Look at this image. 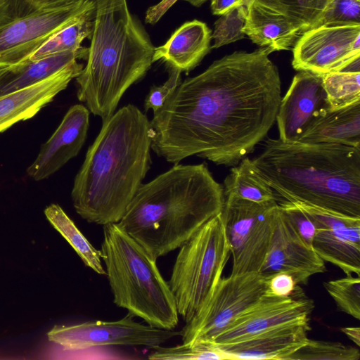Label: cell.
<instances>
[{
  "label": "cell",
  "instance_id": "obj_1",
  "mask_svg": "<svg viewBox=\"0 0 360 360\" xmlns=\"http://www.w3.org/2000/svg\"><path fill=\"white\" fill-rule=\"evenodd\" d=\"M260 47L235 51L184 79L150 121L151 149L178 164L197 155L233 167L264 141L276 122L281 81Z\"/></svg>",
  "mask_w": 360,
  "mask_h": 360
},
{
  "label": "cell",
  "instance_id": "obj_2",
  "mask_svg": "<svg viewBox=\"0 0 360 360\" xmlns=\"http://www.w3.org/2000/svg\"><path fill=\"white\" fill-rule=\"evenodd\" d=\"M151 143L150 121L134 105L103 121L74 180L77 213L96 224L119 222L150 169Z\"/></svg>",
  "mask_w": 360,
  "mask_h": 360
},
{
  "label": "cell",
  "instance_id": "obj_3",
  "mask_svg": "<svg viewBox=\"0 0 360 360\" xmlns=\"http://www.w3.org/2000/svg\"><path fill=\"white\" fill-rule=\"evenodd\" d=\"M223 186L205 163L175 164L141 184L117 226L158 259L221 213Z\"/></svg>",
  "mask_w": 360,
  "mask_h": 360
},
{
  "label": "cell",
  "instance_id": "obj_4",
  "mask_svg": "<svg viewBox=\"0 0 360 360\" xmlns=\"http://www.w3.org/2000/svg\"><path fill=\"white\" fill-rule=\"evenodd\" d=\"M252 161L276 199L360 218V148L267 139Z\"/></svg>",
  "mask_w": 360,
  "mask_h": 360
},
{
  "label": "cell",
  "instance_id": "obj_5",
  "mask_svg": "<svg viewBox=\"0 0 360 360\" xmlns=\"http://www.w3.org/2000/svg\"><path fill=\"white\" fill-rule=\"evenodd\" d=\"M89 39L86 64L76 77L77 95L103 122L150 69L155 47L127 0H95Z\"/></svg>",
  "mask_w": 360,
  "mask_h": 360
},
{
  "label": "cell",
  "instance_id": "obj_6",
  "mask_svg": "<svg viewBox=\"0 0 360 360\" xmlns=\"http://www.w3.org/2000/svg\"><path fill=\"white\" fill-rule=\"evenodd\" d=\"M101 253L114 303L148 325L174 329L179 315L157 259L117 224L103 226Z\"/></svg>",
  "mask_w": 360,
  "mask_h": 360
},
{
  "label": "cell",
  "instance_id": "obj_7",
  "mask_svg": "<svg viewBox=\"0 0 360 360\" xmlns=\"http://www.w3.org/2000/svg\"><path fill=\"white\" fill-rule=\"evenodd\" d=\"M179 248L167 283L178 314L186 323L209 299L231 255L221 213Z\"/></svg>",
  "mask_w": 360,
  "mask_h": 360
},
{
  "label": "cell",
  "instance_id": "obj_8",
  "mask_svg": "<svg viewBox=\"0 0 360 360\" xmlns=\"http://www.w3.org/2000/svg\"><path fill=\"white\" fill-rule=\"evenodd\" d=\"M278 210L276 200L257 203L233 194L224 195L221 216L233 258L231 274L259 272Z\"/></svg>",
  "mask_w": 360,
  "mask_h": 360
},
{
  "label": "cell",
  "instance_id": "obj_9",
  "mask_svg": "<svg viewBox=\"0 0 360 360\" xmlns=\"http://www.w3.org/2000/svg\"><path fill=\"white\" fill-rule=\"evenodd\" d=\"M266 289V281L259 272L221 277L203 307L180 331L183 343L212 342Z\"/></svg>",
  "mask_w": 360,
  "mask_h": 360
},
{
  "label": "cell",
  "instance_id": "obj_10",
  "mask_svg": "<svg viewBox=\"0 0 360 360\" xmlns=\"http://www.w3.org/2000/svg\"><path fill=\"white\" fill-rule=\"evenodd\" d=\"M134 316L113 321H88L56 325L47 333L49 341L64 350L82 351L106 346H142L155 348L180 335V331L136 322Z\"/></svg>",
  "mask_w": 360,
  "mask_h": 360
},
{
  "label": "cell",
  "instance_id": "obj_11",
  "mask_svg": "<svg viewBox=\"0 0 360 360\" xmlns=\"http://www.w3.org/2000/svg\"><path fill=\"white\" fill-rule=\"evenodd\" d=\"M94 7L95 0H82L41 8L0 26V68L27 60L57 32Z\"/></svg>",
  "mask_w": 360,
  "mask_h": 360
},
{
  "label": "cell",
  "instance_id": "obj_12",
  "mask_svg": "<svg viewBox=\"0 0 360 360\" xmlns=\"http://www.w3.org/2000/svg\"><path fill=\"white\" fill-rule=\"evenodd\" d=\"M297 71H340L360 58V24L321 25L304 32L292 50Z\"/></svg>",
  "mask_w": 360,
  "mask_h": 360
},
{
  "label": "cell",
  "instance_id": "obj_13",
  "mask_svg": "<svg viewBox=\"0 0 360 360\" xmlns=\"http://www.w3.org/2000/svg\"><path fill=\"white\" fill-rule=\"evenodd\" d=\"M314 221L316 232L313 249L323 260L347 275L360 276V218L337 214L293 202Z\"/></svg>",
  "mask_w": 360,
  "mask_h": 360
},
{
  "label": "cell",
  "instance_id": "obj_14",
  "mask_svg": "<svg viewBox=\"0 0 360 360\" xmlns=\"http://www.w3.org/2000/svg\"><path fill=\"white\" fill-rule=\"evenodd\" d=\"M314 307L313 301L300 295L298 291L296 295L285 297L264 294L212 342L232 344L280 326L309 321Z\"/></svg>",
  "mask_w": 360,
  "mask_h": 360
},
{
  "label": "cell",
  "instance_id": "obj_15",
  "mask_svg": "<svg viewBox=\"0 0 360 360\" xmlns=\"http://www.w3.org/2000/svg\"><path fill=\"white\" fill-rule=\"evenodd\" d=\"M330 110L323 75L299 71L278 107L276 121L279 139L284 142L299 141Z\"/></svg>",
  "mask_w": 360,
  "mask_h": 360
},
{
  "label": "cell",
  "instance_id": "obj_16",
  "mask_svg": "<svg viewBox=\"0 0 360 360\" xmlns=\"http://www.w3.org/2000/svg\"><path fill=\"white\" fill-rule=\"evenodd\" d=\"M324 261L298 236L280 209L270 245L259 273L265 278L279 273L291 275L297 284H307L309 278L325 272Z\"/></svg>",
  "mask_w": 360,
  "mask_h": 360
},
{
  "label": "cell",
  "instance_id": "obj_17",
  "mask_svg": "<svg viewBox=\"0 0 360 360\" xmlns=\"http://www.w3.org/2000/svg\"><path fill=\"white\" fill-rule=\"evenodd\" d=\"M89 110L82 104L70 108L62 122L44 143L27 173L35 181L49 177L77 155L87 136Z\"/></svg>",
  "mask_w": 360,
  "mask_h": 360
},
{
  "label": "cell",
  "instance_id": "obj_18",
  "mask_svg": "<svg viewBox=\"0 0 360 360\" xmlns=\"http://www.w3.org/2000/svg\"><path fill=\"white\" fill-rule=\"evenodd\" d=\"M84 66L75 61L48 78L22 89L0 96V133L14 124L34 117L66 89Z\"/></svg>",
  "mask_w": 360,
  "mask_h": 360
},
{
  "label": "cell",
  "instance_id": "obj_19",
  "mask_svg": "<svg viewBox=\"0 0 360 360\" xmlns=\"http://www.w3.org/2000/svg\"><path fill=\"white\" fill-rule=\"evenodd\" d=\"M309 321L280 326L238 342L217 345L229 360H287L308 341Z\"/></svg>",
  "mask_w": 360,
  "mask_h": 360
},
{
  "label": "cell",
  "instance_id": "obj_20",
  "mask_svg": "<svg viewBox=\"0 0 360 360\" xmlns=\"http://www.w3.org/2000/svg\"><path fill=\"white\" fill-rule=\"evenodd\" d=\"M212 33L200 20L188 21L179 27L162 46L155 48L153 63L162 60L167 66L188 72L210 50Z\"/></svg>",
  "mask_w": 360,
  "mask_h": 360
},
{
  "label": "cell",
  "instance_id": "obj_21",
  "mask_svg": "<svg viewBox=\"0 0 360 360\" xmlns=\"http://www.w3.org/2000/svg\"><path fill=\"white\" fill-rule=\"evenodd\" d=\"M88 48L27 60L5 68L0 75V96L32 86L57 73L80 58H86Z\"/></svg>",
  "mask_w": 360,
  "mask_h": 360
},
{
  "label": "cell",
  "instance_id": "obj_22",
  "mask_svg": "<svg viewBox=\"0 0 360 360\" xmlns=\"http://www.w3.org/2000/svg\"><path fill=\"white\" fill-rule=\"evenodd\" d=\"M299 141L332 143L360 148V101L328 110Z\"/></svg>",
  "mask_w": 360,
  "mask_h": 360
},
{
  "label": "cell",
  "instance_id": "obj_23",
  "mask_svg": "<svg viewBox=\"0 0 360 360\" xmlns=\"http://www.w3.org/2000/svg\"><path fill=\"white\" fill-rule=\"evenodd\" d=\"M247 17L243 32L260 47L274 51L292 50L302 34L285 18L246 6Z\"/></svg>",
  "mask_w": 360,
  "mask_h": 360
},
{
  "label": "cell",
  "instance_id": "obj_24",
  "mask_svg": "<svg viewBox=\"0 0 360 360\" xmlns=\"http://www.w3.org/2000/svg\"><path fill=\"white\" fill-rule=\"evenodd\" d=\"M333 0H245V6L285 18L302 35L318 27Z\"/></svg>",
  "mask_w": 360,
  "mask_h": 360
},
{
  "label": "cell",
  "instance_id": "obj_25",
  "mask_svg": "<svg viewBox=\"0 0 360 360\" xmlns=\"http://www.w3.org/2000/svg\"><path fill=\"white\" fill-rule=\"evenodd\" d=\"M223 188L224 195L233 194L257 203L277 200L274 190L259 175L248 156L232 167L224 181Z\"/></svg>",
  "mask_w": 360,
  "mask_h": 360
},
{
  "label": "cell",
  "instance_id": "obj_26",
  "mask_svg": "<svg viewBox=\"0 0 360 360\" xmlns=\"http://www.w3.org/2000/svg\"><path fill=\"white\" fill-rule=\"evenodd\" d=\"M44 214L48 221L68 242L86 266L98 274H106L101 263V250L96 249L89 243L58 205H49Z\"/></svg>",
  "mask_w": 360,
  "mask_h": 360
},
{
  "label": "cell",
  "instance_id": "obj_27",
  "mask_svg": "<svg viewBox=\"0 0 360 360\" xmlns=\"http://www.w3.org/2000/svg\"><path fill=\"white\" fill-rule=\"evenodd\" d=\"M323 84L330 110L360 101V59L342 70L323 75Z\"/></svg>",
  "mask_w": 360,
  "mask_h": 360
},
{
  "label": "cell",
  "instance_id": "obj_28",
  "mask_svg": "<svg viewBox=\"0 0 360 360\" xmlns=\"http://www.w3.org/2000/svg\"><path fill=\"white\" fill-rule=\"evenodd\" d=\"M95 7L72 24L63 28L38 49L27 60H35L50 55L80 49L84 39L90 38L94 24Z\"/></svg>",
  "mask_w": 360,
  "mask_h": 360
},
{
  "label": "cell",
  "instance_id": "obj_29",
  "mask_svg": "<svg viewBox=\"0 0 360 360\" xmlns=\"http://www.w3.org/2000/svg\"><path fill=\"white\" fill-rule=\"evenodd\" d=\"M148 355L150 360L229 359L226 353L212 342L182 343L174 347L159 346Z\"/></svg>",
  "mask_w": 360,
  "mask_h": 360
},
{
  "label": "cell",
  "instance_id": "obj_30",
  "mask_svg": "<svg viewBox=\"0 0 360 360\" xmlns=\"http://www.w3.org/2000/svg\"><path fill=\"white\" fill-rule=\"evenodd\" d=\"M360 351L341 342L309 339L287 360H359Z\"/></svg>",
  "mask_w": 360,
  "mask_h": 360
},
{
  "label": "cell",
  "instance_id": "obj_31",
  "mask_svg": "<svg viewBox=\"0 0 360 360\" xmlns=\"http://www.w3.org/2000/svg\"><path fill=\"white\" fill-rule=\"evenodd\" d=\"M339 311L360 319V278L348 275L323 283Z\"/></svg>",
  "mask_w": 360,
  "mask_h": 360
},
{
  "label": "cell",
  "instance_id": "obj_32",
  "mask_svg": "<svg viewBox=\"0 0 360 360\" xmlns=\"http://www.w3.org/2000/svg\"><path fill=\"white\" fill-rule=\"evenodd\" d=\"M246 17L247 8L244 5L236 6L220 15L214 22L212 47L219 48L243 39L245 34L243 29Z\"/></svg>",
  "mask_w": 360,
  "mask_h": 360
},
{
  "label": "cell",
  "instance_id": "obj_33",
  "mask_svg": "<svg viewBox=\"0 0 360 360\" xmlns=\"http://www.w3.org/2000/svg\"><path fill=\"white\" fill-rule=\"evenodd\" d=\"M281 210L300 239L313 249L316 229L311 218L295 202L282 200L278 202Z\"/></svg>",
  "mask_w": 360,
  "mask_h": 360
},
{
  "label": "cell",
  "instance_id": "obj_34",
  "mask_svg": "<svg viewBox=\"0 0 360 360\" xmlns=\"http://www.w3.org/2000/svg\"><path fill=\"white\" fill-rule=\"evenodd\" d=\"M349 24H360V0H333L319 26Z\"/></svg>",
  "mask_w": 360,
  "mask_h": 360
},
{
  "label": "cell",
  "instance_id": "obj_35",
  "mask_svg": "<svg viewBox=\"0 0 360 360\" xmlns=\"http://www.w3.org/2000/svg\"><path fill=\"white\" fill-rule=\"evenodd\" d=\"M167 68L169 77L163 84L158 86H153L150 88L144 101L146 111L151 109L153 112H155L158 110L181 83V72L172 67L167 66Z\"/></svg>",
  "mask_w": 360,
  "mask_h": 360
},
{
  "label": "cell",
  "instance_id": "obj_36",
  "mask_svg": "<svg viewBox=\"0 0 360 360\" xmlns=\"http://www.w3.org/2000/svg\"><path fill=\"white\" fill-rule=\"evenodd\" d=\"M266 281V295L285 297L293 295L297 290L293 277L285 272L276 273Z\"/></svg>",
  "mask_w": 360,
  "mask_h": 360
},
{
  "label": "cell",
  "instance_id": "obj_37",
  "mask_svg": "<svg viewBox=\"0 0 360 360\" xmlns=\"http://www.w3.org/2000/svg\"><path fill=\"white\" fill-rule=\"evenodd\" d=\"M179 0H161L160 2L148 8L146 13V23L155 25L168 10Z\"/></svg>",
  "mask_w": 360,
  "mask_h": 360
},
{
  "label": "cell",
  "instance_id": "obj_38",
  "mask_svg": "<svg viewBox=\"0 0 360 360\" xmlns=\"http://www.w3.org/2000/svg\"><path fill=\"white\" fill-rule=\"evenodd\" d=\"M17 18L14 0H0V26Z\"/></svg>",
  "mask_w": 360,
  "mask_h": 360
},
{
  "label": "cell",
  "instance_id": "obj_39",
  "mask_svg": "<svg viewBox=\"0 0 360 360\" xmlns=\"http://www.w3.org/2000/svg\"><path fill=\"white\" fill-rule=\"evenodd\" d=\"M210 1L212 13L220 15L236 6L244 5L245 0H210Z\"/></svg>",
  "mask_w": 360,
  "mask_h": 360
},
{
  "label": "cell",
  "instance_id": "obj_40",
  "mask_svg": "<svg viewBox=\"0 0 360 360\" xmlns=\"http://www.w3.org/2000/svg\"><path fill=\"white\" fill-rule=\"evenodd\" d=\"M41 0H14L17 18L23 17L39 8Z\"/></svg>",
  "mask_w": 360,
  "mask_h": 360
},
{
  "label": "cell",
  "instance_id": "obj_41",
  "mask_svg": "<svg viewBox=\"0 0 360 360\" xmlns=\"http://www.w3.org/2000/svg\"><path fill=\"white\" fill-rule=\"evenodd\" d=\"M80 1L82 0H41L39 8L65 6Z\"/></svg>",
  "mask_w": 360,
  "mask_h": 360
},
{
  "label": "cell",
  "instance_id": "obj_42",
  "mask_svg": "<svg viewBox=\"0 0 360 360\" xmlns=\"http://www.w3.org/2000/svg\"><path fill=\"white\" fill-rule=\"evenodd\" d=\"M341 331L344 333L347 338L355 343L358 347L360 346V328L359 327H345L341 328Z\"/></svg>",
  "mask_w": 360,
  "mask_h": 360
},
{
  "label": "cell",
  "instance_id": "obj_43",
  "mask_svg": "<svg viewBox=\"0 0 360 360\" xmlns=\"http://www.w3.org/2000/svg\"><path fill=\"white\" fill-rule=\"evenodd\" d=\"M185 1L188 2L190 4H191L193 6H200L202 5L205 2H206L207 0H184Z\"/></svg>",
  "mask_w": 360,
  "mask_h": 360
},
{
  "label": "cell",
  "instance_id": "obj_44",
  "mask_svg": "<svg viewBox=\"0 0 360 360\" xmlns=\"http://www.w3.org/2000/svg\"><path fill=\"white\" fill-rule=\"evenodd\" d=\"M5 68H0V75L3 73Z\"/></svg>",
  "mask_w": 360,
  "mask_h": 360
}]
</instances>
